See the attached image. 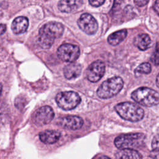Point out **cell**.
Masks as SVG:
<instances>
[{"instance_id":"cell-7","label":"cell","mask_w":159,"mask_h":159,"mask_svg":"<svg viewBox=\"0 0 159 159\" xmlns=\"http://www.w3.org/2000/svg\"><path fill=\"white\" fill-rule=\"evenodd\" d=\"M80 48L77 45L71 43H64L57 50V55L62 61L73 63L79 57Z\"/></svg>"},{"instance_id":"cell-5","label":"cell","mask_w":159,"mask_h":159,"mask_svg":"<svg viewBox=\"0 0 159 159\" xmlns=\"http://www.w3.org/2000/svg\"><path fill=\"white\" fill-rule=\"evenodd\" d=\"M124 86V81L119 76H114L104 81L97 90V95L102 99L111 98L118 94Z\"/></svg>"},{"instance_id":"cell-23","label":"cell","mask_w":159,"mask_h":159,"mask_svg":"<svg viewBox=\"0 0 159 159\" xmlns=\"http://www.w3.org/2000/svg\"><path fill=\"white\" fill-rule=\"evenodd\" d=\"M105 0H89V4L94 7H99L103 4Z\"/></svg>"},{"instance_id":"cell-27","label":"cell","mask_w":159,"mask_h":159,"mask_svg":"<svg viewBox=\"0 0 159 159\" xmlns=\"http://www.w3.org/2000/svg\"><path fill=\"white\" fill-rule=\"evenodd\" d=\"M6 30V26L4 24H0V35L3 34Z\"/></svg>"},{"instance_id":"cell-20","label":"cell","mask_w":159,"mask_h":159,"mask_svg":"<svg viewBox=\"0 0 159 159\" xmlns=\"http://www.w3.org/2000/svg\"><path fill=\"white\" fill-rule=\"evenodd\" d=\"M151 61L155 65H159V43H157L155 50L151 57Z\"/></svg>"},{"instance_id":"cell-6","label":"cell","mask_w":159,"mask_h":159,"mask_svg":"<svg viewBox=\"0 0 159 159\" xmlns=\"http://www.w3.org/2000/svg\"><path fill=\"white\" fill-rule=\"evenodd\" d=\"M57 105L63 110L69 111L75 108L81 102L79 94L74 91L60 92L56 96Z\"/></svg>"},{"instance_id":"cell-22","label":"cell","mask_w":159,"mask_h":159,"mask_svg":"<svg viewBox=\"0 0 159 159\" xmlns=\"http://www.w3.org/2000/svg\"><path fill=\"white\" fill-rule=\"evenodd\" d=\"M124 0H114V4L112 6V12H116V11L119 10V8L120 7V5L122 4V2Z\"/></svg>"},{"instance_id":"cell-19","label":"cell","mask_w":159,"mask_h":159,"mask_svg":"<svg viewBox=\"0 0 159 159\" xmlns=\"http://www.w3.org/2000/svg\"><path fill=\"white\" fill-rule=\"evenodd\" d=\"M152 70L151 65L148 62L141 63L135 70V73L140 74H148Z\"/></svg>"},{"instance_id":"cell-26","label":"cell","mask_w":159,"mask_h":159,"mask_svg":"<svg viewBox=\"0 0 159 159\" xmlns=\"http://www.w3.org/2000/svg\"><path fill=\"white\" fill-rule=\"evenodd\" d=\"M151 157L152 158H153L154 159H155L156 157H157L156 159H159V151H154V150H153L152 153H151Z\"/></svg>"},{"instance_id":"cell-15","label":"cell","mask_w":159,"mask_h":159,"mask_svg":"<svg viewBox=\"0 0 159 159\" xmlns=\"http://www.w3.org/2000/svg\"><path fill=\"white\" fill-rule=\"evenodd\" d=\"M81 66L80 64L74 62L71 63L64 68V75L68 80L76 78L81 74Z\"/></svg>"},{"instance_id":"cell-1","label":"cell","mask_w":159,"mask_h":159,"mask_svg":"<svg viewBox=\"0 0 159 159\" xmlns=\"http://www.w3.org/2000/svg\"><path fill=\"white\" fill-rule=\"evenodd\" d=\"M63 25L56 22L44 24L39 30L37 43L43 48H49L56 39L60 38L63 32Z\"/></svg>"},{"instance_id":"cell-29","label":"cell","mask_w":159,"mask_h":159,"mask_svg":"<svg viewBox=\"0 0 159 159\" xmlns=\"http://www.w3.org/2000/svg\"><path fill=\"white\" fill-rule=\"evenodd\" d=\"M98 159H111L110 158L106 157V156H101V157H99Z\"/></svg>"},{"instance_id":"cell-3","label":"cell","mask_w":159,"mask_h":159,"mask_svg":"<svg viewBox=\"0 0 159 159\" xmlns=\"http://www.w3.org/2000/svg\"><path fill=\"white\" fill-rule=\"evenodd\" d=\"M131 98L138 104L146 107L159 104V93L149 88L142 87L137 89L132 93Z\"/></svg>"},{"instance_id":"cell-30","label":"cell","mask_w":159,"mask_h":159,"mask_svg":"<svg viewBox=\"0 0 159 159\" xmlns=\"http://www.w3.org/2000/svg\"><path fill=\"white\" fill-rule=\"evenodd\" d=\"M2 84L0 83V96L1 95V93H2Z\"/></svg>"},{"instance_id":"cell-4","label":"cell","mask_w":159,"mask_h":159,"mask_svg":"<svg viewBox=\"0 0 159 159\" xmlns=\"http://www.w3.org/2000/svg\"><path fill=\"white\" fill-rule=\"evenodd\" d=\"M145 135L142 133L123 134L114 140L116 147L119 150L135 149L142 147L145 142Z\"/></svg>"},{"instance_id":"cell-2","label":"cell","mask_w":159,"mask_h":159,"mask_svg":"<svg viewBox=\"0 0 159 159\" xmlns=\"http://www.w3.org/2000/svg\"><path fill=\"white\" fill-rule=\"evenodd\" d=\"M114 109L120 117L130 122L139 121L144 116L143 109L133 102H120L116 105Z\"/></svg>"},{"instance_id":"cell-12","label":"cell","mask_w":159,"mask_h":159,"mask_svg":"<svg viewBox=\"0 0 159 159\" xmlns=\"http://www.w3.org/2000/svg\"><path fill=\"white\" fill-rule=\"evenodd\" d=\"M83 3V0H60L58 7L60 11L70 13L77 10Z\"/></svg>"},{"instance_id":"cell-11","label":"cell","mask_w":159,"mask_h":159,"mask_svg":"<svg viewBox=\"0 0 159 159\" xmlns=\"http://www.w3.org/2000/svg\"><path fill=\"white\" fill-rule=\"evenodd\" d=\"M59 125L66 129L77 130L83 126V120L77 116H67L60 120Z\"/></svg>"},{"instance_id":"cell-14","label":"cell","mask_w":159,"mask_h":159,"mask_svg":"<svg viewBox=\"0 0 159 159\" xmlns=\"http://www.w3.org/2000/svg\"><path fill=\"white\" fill-rule=\"evenodd\" d=\"M60 136V132L54 130H47L39 134L40 140L46 144H53L57 142Z\"/></svg>"},{"instance_id":"cell-21","label":"cell","mask_w":159,"mask_h":159,"mask_svg":"<svg viewBox=\"0 0 159 159\" xmlns=\"http://www.w3.org/2000/svg\"><path fill=\"white\" fill-rule=\"evenodd\" d=\"M152 147L154 151H159V134L155 135L152 141Z\"/></svg>"},{"instance_id":"cell-10","label":"cell","mask_w":159,"mask_h":159,"mask_svg":"<svg viewBox=\"0 0 159 159\" xmlns=\"http://www.w3.org/2000/svg\"><path fill=\"white\" fill-rule=\"evenodd\" d=\"M105 72V65L103 61L97 60L93 62L86 70L88 80L93 83L98 81L104 75Z\"/></svg>"},{"instance_id":"cell-18","label":"cell","mask_w":159,"mask_h":159,"mask_svg":"<svg viewBox=\"0 0 159 159\" xmlns=\"http://www.w3.org/2000/svg\"><path fill=\"white\" fill-rule=\"evenodd\" d=\"M127 32L125 29H122L111 34L107 38L108 43L111 45H117L122 42L126 37Z\"/></svg>"},{"instance_id":"cell-16","label":"cell","mask_w":159,"mask_h":159,"mask_svg":"<svg viewBox=\"0 0 159 159\" xmlns=\"http://www.w3.org/2000/svg\"><path fill=\"white\" fill-rule=\"evenodd\" d=\"M152 43L150 37L148 34H142L135 37L134 40V44L139 50L144 51L150 48Z\"/></svg>"},{"instance_id":"cell-25","label":"cell","mask_w":159,"mask_h":159,"mask_svg":"<svg viewBox=\"0 0 159 159\" xmlns=\"http://www.w3.org/2000/svg\"><path fill=\"white\" fill-rule=\"evenodd\" d=\"M154 10L159 16V0H156L154 4Z\"/></svg>"},{"instance_id":"cell-28","label":"cell","mask_w":159,"mask_h":159,"mask_svg":"<svg viewBox=\"0 0 159 159\" xmlns=\"http://www.w3.org/2000/svg\"><path fill=\"white\" fill-rule=\"evenodd\" d=\"M156 84H157V87L159 88V74L157 75V77L156 79Z\"/></svg>"},{"instance_id":"cell-24","label":"cell","mask_w":159,"mask_h":159,"mask_svg":"<svg viewBox=\"0 0 159 159\" xmlns=\"http://www.w3.org/2000/svg\"><path fill=\"white\" fill-rule=\"evenodd\" d=\"M149 0H134V2L136 6L139 7H142L146 5L148 2Z\"/></svg>"},{"instance_id":"cell-8","label":"cell","mask_w":159,"mask_h":159,"mask_svg":"<svg viewBox=\"0 0 159 159\" xmlns=\"http://www.w3.org/2000/svg\"><path fill=\"white\" fill-rule=\"evenodd\" d=\"M55 116L53 110L48 106L38 109L34 114L33 122L37 125H43L50 123Z\"/></svg>"},{"instance_id":"cell-17","label":"cell","mask_w":159,"mask_h":159,"mask_svg":"<svg viewBox=\"0 0 159 159\" xmlns=\"http://www.w3.org/2000/svg\"><path fill=\"white\" fill-rule=\"evenodd\" d=\"M117 159H142V157L139 152L133 149L119 150L116 153Z\"/></svg>"},{"instance_id":"cell-31","label":"cell","mask_w":159,"mask_h":159,"mask_svg":"<svg viewBox=\"0 0 159 159\" xmlns=\"http://www.w3.org/2000/svg\"><path fill=\"white\" fill-rule=\"evenodd\" d=\"M2 12L0 11V19H1V17H2Z\"/></svg>"},{"instance_id":"cell-9","label":"cell","mask_w":159,"mask_h":159,"mask_svg":"<svg viewBox=\"0 0 159 159\" xmlns=\"http://www.w3.org/2000/svg\"><path fill=\"white\" fill-rule=\"evenodd\" d=\"M78 25L81 30L88 35L94 34L98 27L96 20L89 14H83L78 20Z\"/></svg>"},{"instance_id":"cell-13","label":"cell","mask_w":159,"mask_h":159,"mask_svg":"<svg viewBox=\"0 0 159 159\" xmlns=\"http://www.w3.org/2000/svg\"><path fill=\"white\" fill-rule=\"evenodd\" d=\"M28 26V19L24 16H19L13 20L11 25V29L14 34H20L24 33L27 30Z\"/></svg>"}]
</instances>
